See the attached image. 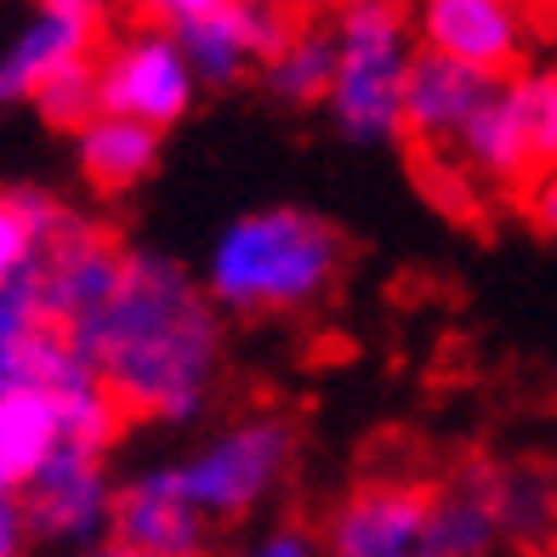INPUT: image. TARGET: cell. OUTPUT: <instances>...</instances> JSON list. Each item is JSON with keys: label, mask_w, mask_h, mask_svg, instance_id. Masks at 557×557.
<instances>
[{"label": "cell", "mask_w": 557, "mask_h": 557, "mask_svg": "<svg viewBox=\"0 0 557 557\" xmlns=\"http://www.w3.org/2000/svg\"><path fill=\"white\" fill-rule=\"evenodd\" d=\"M296 455L301 426L285 410H250L183 449L176 461H165V472L211 529H239L278 500V490L296 472Z\"/></svg>", "instance_id": "3"}, {"label": "cell", "mask_w": 557, "mask_h": 557, "mask_svg": "<svg viewBox=\"0 0 557 557\" xmlns=\"http://www.w3.org/2000/svg\"><path fill=\"white\" fill-rule=\"evenodd\" d=\"M69 387H35V382L0 387V484L7 490H23L58 449H69V410H63Z\"/></svg>", "instance_id": "14"}, {"label": "cell", "mask_w": 557, "mask_h": 557, "mask_svg": "<svg viewBox=\"0 0 557 557\" xmlns=\"http://www.w3.org/2000/svg\"><path fill=\"white\" fill-rule=\"evenodd\" d=\"M444 160H449V171L461 176L467 188H495V194H518L529 176H535L523 125L512 114V97H506V81L490 91V103L467 120V132L455 137V148Z\"/></svg>", "instance_id": "15"}, {"label": "cell", "mask_w": 557, "mask_h": 557, "mask_svg": "<svg viewBox=\"0 0 557 557\" xmlns=\"http://www.w3.org/2000/svg\"><path fill=\"white\" fill-rule=\"evenodd\" d=\"M120 268H125V245L97 216L74 211L69 227L29 268V290L40 301V319L58 324V331L69 336L74 324L91 319L109 301V290L120 285Z\"/></svg>", "instance_id": "9"}, {"label": "cell", "mask_w": 557, "mask_h": 557, "mask_svg": "<svg viewBox=\"0 0 557 557\" xmlns=\"http://www.w3.org/2000/svg\"><path fill=\"white\" fill-rule=\"evenodd\" d=\"M74 557H143V552H132V546H120V541H97V546H86V552H74Z\"/></svg>", "instance_id": "26"}, {"label": "cell", "mask_w": 557, "mask_h": 557, "mask_svg": "<svg viewBox=\"0 0 557 557\" xmlns=\"http://www.w3.org/2000/svg\"><path fill=\"white\" fill-rule=\"evenodd\" d=\"M103 46V12L91 0H46L29 12V23L0 46V109L29 103L58 69L97 58Z\"/></svg>", "instance_id": "11"}, {"label": "cell", "mask_w": 557, "mask_h": 557, "mask_svg": "<svg viewBox=\"0 0 557 557\" xmlns=\"http://www.w3.org/2000/svg\"><path fill=\"white\" fill-rule=\"evenodd\" d=\"M109 541L132 546L143 557H216V529L183 500V490L171 484L165 461L132 472L114 490Z\"/></svg>", "instance_id": "12"}, {"label": "cell", "mask_w": 557, "mask_h": 557, "mask_svg": "<svg viewBox=\"0 0 557 557\" xmlns=\"http://www.w3.org/2000/svg\"><path fill=\"white\" fill-rule=\"evenodd\" d=\"M410 29L421 52L449 58L484 81H512L529 69V17L506 0H426Z\"/></svg>", "instance_id": "10"}, {"label": "cell", "mask_w": 557, "mask_h": 557, "mask_svg": "<svg viewBox=\"0 0 557 557\" xmlns=\"http://www.w3.org/2000/svg\"><path fill=\"white\" fill-rule=\"evenodd\" d=\"M324 557H444L433 484L416 472H364L319 529Z\"/></svg>", "instance_id": "6"}, {"label": "cell", "mask_w": 557, "mask_h": 557, "mask_svg": "<svg viewBox=\"0 0 557 557\" xmlns=\"http://www.w3.org/2000/svg\"><path fill=\"white\" fill-rule=\"evenodd\" d=\"M347 239L301 206H262L222 227L199 268V290L222 319H296L336 296Z\"/></svg>", "instance_id": "2"}, {"label": "cell", "mask_w": 557, "mask_h": 557, "mask_svg": "<svg viewBox=\"0 0 557 557\" xmlns=\"http://www.w3.org/2000/svg\"><path fill=\"white\" fill-rule=\"evenodd\" d=\"M552 546H557V535H552Z\"/></svg>", "instance_id": "28"}, {"label": "cell", "mask_w": 557, "mask_h": 557, "mask_svg": "<svg viewBox=\"0 0 557 557\" xmlns=\"http://www.w3.org/2000/svg\"><path fill=\"white\" fill-rule=\"evenodd\" d=\"M495 467L500 461H490V455H472V461H461L433 484V529L444 557H495L506 546Z\"/></svg>", "instance_id": "16"}, {"label": "cell", "mask_w": 557, "mask_h": 557, "mask_svg": "<svg viewBox=\"0 0 557 557\" xmlns=\"http://www.w3.org/2000/svg\"><path fill=\"white\" fill-rule=\"evenodd\" d=\"M74 154H81V171L91 188H137L148 171L160 165V132L132 120H114V114H97L91 125L74 132Z\"/></svg>", "instance_id": "17"}, {"label": "cell", "mask_w": 557, "mask_h": 557, "mask_svg": "<svg viewBox=\"0 0 557 557\" xmlns=\"http://www.w3.org/2000/svg\"><path fill=\"white\" fill-rule=\"evenodd\" d=\"M227 557H324V546H319V529H308L301 518H273L245 529Z\"/></svg>", "instance_id": "23"}, {"label": "cell", "mask_w": 557, "mask_h": 557, "mask_svg": "<svg viewBox=\"0 0 557 557\" xmlns=\"http://www.w3.org/2000/svg\"><path fill=\"white\" fill-rule=\"evenodd\" d=\"M194 97H199L194 74L154 17L97 46V103H103V114L165 132L194 109Z\"/></svg>", "instance_id": "7"}, {"label": "cell", "mask_w": 557, "mask_h": 557, "mask_svg": "<svg viewBox=\"0 0 557 557\" xmlns=\"http://www.w3.org/2000/svg\"><path fill=\"white\" fill-rule=\"evenodd\" d=\"M29 103L40 109L46 125H58V132H81V125H91L97 114H103V103H97V58L58 69Z\"/></svg>", "instance_id": "22"}, {"label": "cell", "mask_w": 557, "mask_h": 557, "mask_svg": "<svg viewBox=\"0 0 557 557\" xmlns=\"http://www.w3.org/2000/svg\"><path fill=\"white\" fill-rule=\"evenodd\" d=\"M120 416L188 426L211 410L227 364V319L165 250H125L120 285L69 331Z\"/></svg>", "instance_id": "1"}, {"label": "cell", "mask_w": 557, "mask_h": 557, "mask_svg": "<svg viewBox=\"0 0 557 557\" xmlns=\"http://www.w3.org/2000/svg\"><path fill=\"white\" fill-rule=\"evenodd\" d=\"M506 97H512V114L523 125L529 143V165L552 171L557 165V69H523L506 81Z\"/></svg>", "instance_id": "21"}, {"label": "cell", "mask_w": 557, "mask_h": 557, "mask_svg": "<svg viewBox=\"0 0 557 557\" xmlns=\"http://www.w3.org/2000/svg\"><path fill=\"white\" fill-rule=\"evenodd\" d=\"M114 490L120 478L109 467V455L91 449H58L29 484L17 490L23 506V529H29L35 552H58L74 557L97 541H109V518H114Z\"/></svg>", "instance_id": "8"}, {"label": "cell", "mask_w": 557, "mask_h": 557, "mask_svg": "<svg viewBox=\"0 0 557 557\" xmlns=\"http://www.w3.org/2000/svg\"><path fill=\"white\" fill-rule=\"evenodd\" d=\"M29 529H23V506H17V490L0 484V557H29Z\"/></svg>", "instance_id": "25"}, {"label": "cell", "mask_w": 557, "mask_h": 557, "mask_svg": "<svg viewBox=\"0 0 557 557\" xmlns=\"http://www.w3.org/2000/svg\"><path fill=\"white\" fill-rule=\"evenodd\" d=\"M500 495V535L506 546H552L557 535V472L541 461H500L495 467Z\"/></svg>", "instance_id": "19"}, {"label": "cell", "mask_w": 557, "mask_h": 557, "mask_svg": "<svg viewBox=\"0 0 557 557\" xmlns=\"http://www.w3.org/2000/svg\"><path fill=\"white\" fill-rule=\"evenodd\" d=\"M324 29H331V91H324V109H331L336 132L347 143H393L404 74L416 63L410 12L387 7V0H352Z\"/></svg>", "instance_id": "4"}, {"label": "cell", "mask_w": 557, "mask_h": 557, "mask_svg": "<svg viewBox=\"0 0 557 557\" xmlns=\"http://www.w3.org/2000/svg\"><path fill=\"white\" fill-rule=\"evenodd\" d=\"M154 23L183 52L194 86H234L245 74H262L296 17L262 0H165L154 7Z\"/></svg>", "instance_id": "5"}, {"label": "cell", "mask_w": 557, "mask_h": 557, "mask_svg": "<svg viewBox=\"0 0 557 557\" xmlns=\"http://www.w3.org/2000/svg\"><path fill=\"white\" fill-rule=\"evenodd\" d=\"M500 81H484L449 58H433L416 46V63L404 74V103H398V137H410L421 154L444 160L455 137L467 132V120L490 103V91Z\"/></svg>", "instance_id": "13"}, {"label": "cell", "mask_w": 557, "mask_h": 557, "mask_svg": "<svg viewBox=\"0 0 557 557\" xmlns=\"http://www.w3.org/2000/svg\"><path fill=\"white\" fill-rule=\"evenodd\" d=\"M546 35H552V46H557V12H552V23H546Z\"/></svg>", "instance_id": "27"}, {"label": "cell", "mask_w": 557, "mask_h": 557, "mask_svg": "<svg viewBox=\"0 0 557 557\" xmlns=\"http://www.w3.org/2000/svg\"><path fill=\"white\" fill-rule=\"evenodd\" d=\"M74 206L46 188H0V290L29 278L35 257L69 227Z\"/></svg>", "instance_id": "18"}, {"label": "cell", "mask_w": 557, "mask_h": 557, "mask_svg": "<svg viewBox=\"0 0 557 557\" xmlns=\"http://www.w3.org/2000/svg\"><path fill=\"white\" fill-rule=\"evenodd\" d=\"M262 86L290 109H313L331 91V29L319 17H296L278 52L262 63Z\"/></svg>", "instance_id": "20"}, {"label": "cell", "mask_w": 557, "mask_h": 557, "mask_svg": "<svg viewBox=\"0 0 557 557\" xmlns=\"http://www.w3.org/2000/svg\"><path fill=\"white\" fill-rule=\"evenodd\" d=\"M518 211L529 216V227H535V234L557 239V165H552V171H535V176L518 188Z\"/></svg>", "instance_id": "24"}]
</instances>
